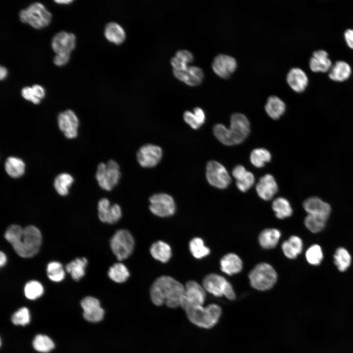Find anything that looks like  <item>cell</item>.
Masks as SVG:
<instances>
[{
    "label": "cell",
    "instance_id": "cell-1",
    "mask_svg": "<svg viewBox=\"0 0 353 353\" xmlns=\"http://www.w3.org/2000/svg\"><path fill=\"white\" fill-rule=\"evenodd\" d=\"M5 239L11 244L16 252L25 258L31 257L39 251L42 243V234L34 226L22 228L19 225L9 226L4 234Z\"/></svg>",
    "mask_w": 353,
    "mask_h": 353
},
{
    "label": "cell",
    "instance_id": "cell-2",
    "mask_svg": "<svg viewBox=\"0 0 353 353\" xmlns=\"http://www.w3.org/2000/svg\"><path fill=\"white\" fill-rule=\"evenodd\" d=\"M184 292V286L173 277L162 276L158 277L150 289V297L157 306L165 304L175 308L180 306L181 298Z\"/></svg>",
    "mask_w": 353,
    "mask_h": 353
},
{
    "label": "cell",
    "instance_id": "cell-3",
    "mask_svg": "<svg viewBox=\"0 0 353 353\" xmlns=\"http://www.w3.org/2000/svg\"><path fill=\"white\" fill-rule=\"evenodd\" d=\"M216 138L227 146L237 145L243 142L250 132V124L243 114L235 113L230 118L229 128L221 124H216L213 128Z\"/></svg>",
    "mask_w": 353,
    "mask_h": 353
},
{
    "label": "cell",
    "instance_id": "cell-4",
    "mask_svg": "<svg viewBox=\"0 0 353 353\" xmlns=\"http://www.w3.org/2000/svg\"><path fill=\"white\" fill-rule=\"evenodd\" d=\"M185 311L191 323L206 329L214 327L219 321L222 314L221 307L216 304H210L205 307L202 305L193 306Z\"/></svg>",
    "mask_w": 353,
    "mask_h": 353
},
{
    "label": "cell",
    "instance_id": "cell-5",
    "mask_svg": "<svg viewBox=\"0 0 353 353\" xmlns=\"http://www.w3.org/2000/svg\"><path fill=\"white\" fill-rule=\"evenodd\" d=\"M249 279L253 288L259 291L271 289L277 281V273L275 269L267 263L257 264L250 272Z\"/></svg>",
    "mask_w": 353,
    "mask_h": 353
},
{
    "label": "cell",
    "instance_id": "cell-6",
    "mask_svg": "<svg viewBox=\"0 0 353 353\" xmlns=\"http://www.w3.org/2000/svg\"><path fill=\"white\" fill-rule=\"evenodd\" d=\"M121 176L120 167L113 160L98 165L95 177L100 187L106 191H111L119 183Z\"/></svg>",
    "mask_w": 353,
    "mask_h": 353
},
{
    "label": "cell",
    "instance_id": "cell-7",
    "mask_svg": "<svg viewBox=\"0 0 353 353\" xmlns=\"http://www.w3.org/2000/svg\"><path fill=\"white\" fill-rule=\"evenodd\" d=\"M21 21L27 23L35 28H41L47 26L51 18V13L41 3L34 2L25 9L20 11Z\"/></svg>",
    "mask_w": 353,
    "mask_h": 353
},
{
    "label": "cell",
    "instance_id": "cell-8",
    "mask_svg": "<svg viewBox=\"0 0 353 353\" xmlns=\"http://www.w3.org/2000/svg\"><path fill=\"white\" fill-rule=\"evenodd\" d=\"M110 245L117 258L122 261L127 258L132 253L135 241L129 231L121 229L117 230L112 236Z\"/></svg>",
    "mask_w": 353,
    "mask_h": 353
},
{
    "label": "cell",
    "instance_id": "cell-9",
    "mask_svg": "<svg viewBox=\"0 0 353 353\" xmlns=\"http://www.w3.org/2000/svg\"><path fill=\"white\" fill-rule=\"evenodd\" d=\"M149 208L151 212L160 217L173 216L176 211L175 202L168 194L159 193L152 195L149 199Z\"/></svg>",
    "mask_w": 353,
    "mask_h": 353
},
{
    "label": "cell",
    "instance_id": "cell-10",
    "mask_svg": "<svg viewBox=\"0 0 353 353\" xmlns=\"http://www.w3.org/2000/svg\"><path fill=\"white\" fill-rule=\"evenodd\" d=\"M205 176L208 182L219 189H225L231 182V178L226 168L215 160L208 161L206 166Z\"/></svg>",
    "mask_w": 353,
    "mask_h": 353
},
{
    "label": "cell",
    "instance_id": "cell-11",
    "mask_svg": "<svg viewBox=\"0 0 353 353\" xmlns=\"http://www.w3.org/2000/svg\"><path fill=\"white\" fill-rule=\"evenodd\" d=\"M203 286L194 280L188 281L184 286V292L181 298L180 306L184 310L191 307L202 305L206 293Z\"/></svg>",
    "mask_w": 353,
    "mask_h": 353
},
{
    "label": "cell",
    "instance_id": "cell-12",
    "mask_svg": "<svg viewBox=\"0 0 353 353\" xmlns=\"http://www.w3.org/2000/svg\"><path fill=\"white\" fill-rule=\"evenodd\" d=\"M162 155V150L159 146L147 144L138 150L136 157L138 163L142 167L152 168L160 162Z\"/></svg>",
    "mask_w": 353,
    "mask_h": 353
},
{
    "label": "cell",
    "instance_id": "cell-13",
    "mask_svg": "<svg viewBox=\"0 0 353 353\" xmlns=\"http://www.w3.org/2000/svg\"><path fill=\"white\" fill-rule=\"evenodd\" d=\"M57 123L59 129L67 138L72 139L77 136L79 121L72 110L60 113L57 117Z\"/></svg>",
    "mask_w": 353,
    "mask_h": 353
},
{
    "label": "cell",
    "instance_id": "cell-14",
    "mask_svg": "<svg viewBox=\"0 0 353 353\" xmlns=\"http://www.w3.org/2000/svg\"><path fill=\"white\" fill-rule=\"evenodd\" d=\"M98 210L100 220L109 224L117 223L122 216L120 206L116 203L111 205L106 198H102L99 201Z\"/></svg>",
    "mask_w": 353,
    "mask_h": 353
},
{
    "label": "cell",
    "instance_id": "cell-15",
    "mask_svg": "<svg viewBox=\"0 0 353 353\" xmlns=\"http://www.w3.org/2000/svg\"><path fill=\"white\" fill-rule=\"evenodd\" d=\"M237 67V61L234 57L224 54L217 55L212 63L214 72L223 78L229 77L235 72Z\"/></svg>",
    "mask_w": 353,
    "mask_h": 353
},
{
    "label": "cell",
    "instance_id": "cell-16",
    "mask_svg": "<svg viewBox=\"0 0 353 353\" xmlns=\"http://www.w3.org/2000/svg\"><path fill=\"white\" fill-rule=\"evenodd\" d=\"M81 306L83 309L84 318L87 321L99 322L103 319L104 311L96 298L90 296L84 298L81 302Z\"/></svg>",
    "mask_w": 353,
    "mask_h": 353
},
{
    "label": "cell",
    "instance_id": "cell-17",
    "mask_svg": "<svg viewBox=\"0 0 353 353\" xmlns=\"http://www.w3.org/2000/svg\"><path fill=\"white\" fill-rule=\"evenodd\" d=\"M76 37L72 33L60 31L53 37L51 46L57 54L70 53L75 47Z\"/></svg>",
    "mask_w": 353,
    "mask_h": 353
},
{
    "label": "cell",
    "instance_id": "cell-18",
    "mask_svg": "<svg viewBox=\"0 0 353 353\" xmlns=\"http://www.w3.org/2000/svg\"><path fill=\"white\" fill-rule=\"evenodd\" d=\"M173 73L176 78L190 86L200 84L204 76L202 69L194 66H188L185 69H173Z\"/></svg>",
    "mask_w": 353,
    "mask_h": 353
},
{
    "label": "cell",
    "instance_id": "cell-19",
    "mask_svg": "<svg viewBox=\"0 0 353 353\" xmlns=\"http://www.w3.org/2000/svg\"><path fill=\"white\" fill-rule=\"evenodd\" d=\"M228 281L222 276L211 274L204 277L202 286L204 290L216 297L224 296V291Z\"/></svg>",
    "mask_w": 353,
    "mask_h": 353
},
{
    "label": "cell",
    "instance_id": "cell-20",
    "mask_svg": "<svg viewBox=\"0 0 353 353\" xmlns=\"http://www.w3.org/2000/svg\"><path fill=\"white\" fill-rule=\"evenodd\" d=\"M256 191L261 199L269 201L277 192L278 186L273 176L268 174L260 178L256 185Z\"/></svg>",
    "mask_w": 353,
    "mask_h": 353
},
{
    "label": "cell",
    "instance_id": "cell-21",
    "mask_svg": "<svg viewBox=\"0 0 353 353\" xmlns=\"http://www.w3.org/2000/svg\"><path fill=\"white\" fill-rule=\"evenodd\" d=\"M303 206L305 211L310 215L328 218L331 212L330 205L317 197L307 198L303 202Z\"/></svg>",
    "mask_w": 353,
    "mask_h": 353
},
{
    "label": "cell",
    "instance_id": "cell-22",
    "mask_svg": "<svg viewBox=\"0 0 353 353\" xmlns=\"http://www.w3.org/2000/svg\"><path fill=\"white\" fill-rule=\"evenodd\" d=\"M286 81L290 88L297 93H301L306 88L308 77L305 72L300 68H292L288 73Z\"/></svg>",
    "mask_w": 353,
    "mask_h": 353
},
{
    "label": "cell",
    "instance_id": "cell-23",
    "mask_svg": "<svg viewBox=\"0 0 353 353\" xmlns=\"http://www.w3.org/2000/svg\"><path fill=\"white\" fill-rule=\"evenodd\" d=\"M220 268L223 273L231 276L242 271L243 262L240 257L235 253H229L221 258Z\"/></svg>",
    "mask_w": 353,
    "mask_h": 353
},
{
    "label": "cell",
    "instance_id": "cell-24",
    "mask_svg": "<svg viewBox=\"0 0 353 353\" xmlns=\"http://www.w3.org/2000/svg\"><path fill=\"white\" fill-rule=\"evenodd\" d=\"M331 65V61L328 58V53L324 50L315 51L309 61L310 68L314 72H326L330 69Z\"/></svg>",
    "mask_w": 353,
    "mask_h": 353
},
{
    "label": "cell",
    "instance_id": "cell-25",
    "mask_svg": "<svg viewBox=\"0 0 353 353\" xmlns=\"http://www.w3.org/2000/svg\"><path fill=\"white\" fill-rule=\"evenodd\" d=\"M265 110L271 118L277 120L284 113L286 104L279 97L271 96L267 100Z\"/></svg>",
    "mask_w": 353,
    "mask_h": 353
},
{
    "label": "cell",
    "instance_id": "cell-26",
    "mask_svg": "<svg viewBox=\"0 0 353 353\" xmlns=\"http://www.w3.org/2000/svg\"><path fill=\"white\" fill-rule=\"evenodd\" d=\"M150 252L153 258L164 263L168 262L172 255L170 245L160 240L155 242L151 245Z\"/></svg>",
    "mask_w": 353,
    "mask_h": 353
},
{
    "label": "cell",
    "instance_id": "cell-27",
    "mask_svg": "<svg viewBox=\"0 0 353 353\" xmlns=\"http://www.w3.org/2000/svg\"><path fill=\"white\" fill-rule=\"evenodd\" d=\"M303 241L299 236L292 235L281 245L284 254L289 259H295L302 252Z\"/></svg>",
    "mask_w": 353,
    "mask_h": 353
},
{
    "label": "cell",
    "instance_id": "cell-28",
    "mask_svg": "<svg viewBox=\"0 0 353 353\" xmlns=\"http://www.w3.org/2000/svg\"><path fill=\"white\" fill-rule=\"evenodd\" d=\"M281 236L280 231L276 228H266L262 231L258 237L260 246L265 249L276 247Z\"/></svg>",
    "mask_w": 353,
    "mask_h": 353
},
{
    "label": "cell",
    "instance_id": "cell-29",
    "mask_svg": "<svg viewBox=\"0 0 353 353\" xmlns=\"http://www.w3.org/2000/svg\"><path fill=\"white\" fill-rule=\"evenodd\" d=\"M25 165L21 158L15 157H8L4 163V170L7 174L14 178H18L24 175L25 172Z\"/></svg>",
    "mask_w": 353,
    "mask_h": 353
},
{
    "label": "cell",
    "instance_id": "cell-30",
    "mask_svg": "<svg viewBox=\"0 0 353 353\" xmlns=\"http://www.w3.org/2000/svg\"><path fill=\"white\" fill-rule=\"evenodd\" d=\"M351 74L349 64L343 61H338L331 68L328 76L333 81H343L350 77Z\"/></svg>",
    "mask_w": 353,
    "mask_h": 353
},
{
    "label": "cell",
    "instance_id": "cell-31",
    "mask_svg": "<svg viewBox=\"0 0 353 353\" xmlns=\"http://www.w3.org/2000/svg\"><path fill=\"white\" fill-rule=\"evenodd\" d=\"M87 263V260L85 257L77 258L67 264L65 269L74 280L78 281L85 275Z\"/></svg>",
    "mask_w": 353,
    "mask_h": 353
},
{
    "label": "cell",
    "instance_id": "cell-32",
    "mask_svg": "<svg viewBox=\"0 0 353 353\" xmlns=\"http://www.w3.org/2000/svg\"><path fill=\"white\" fill-rule=\"evenodd\" d=\"M104 35L109 41L117 44L123 42L126 37L123 28L115 22H110L106 25Z\"/></svg>",
    "mask_w": 353,
    "mask_h": 353
},
{
    "label": "cell",
    "instance_id": "cell-33",
    "mask_svg": "<svg viewBox=\"0 0 353 353\" xmlns=\"http://www.w3.org/2000/svg\"><path fill=\"white\" fill-rule=\"evenodd\" d=\"M183 119L191 128L197 129L204 124L205 115L202 108L195 107L193 112L186 111L183 114Z\"/></svg>",
    "mask_w": 353,
    "mask_h": 353
},
{
    "label": "cell",
    "instance_id": "cell-34",
    "mask_svg": "<svg viewBox=\"0 0 353 353\" xmlns=\"http://www.w3.org/2000/svg\"><path fill=\"white\" fill-rule=\"evenodd\" d=\"M272 209L276 216L280 219H283L291 216L293 210L289 202L285 198L279 197L272 202Z\"/></svg>",
    "mask_w": 353,
    "mask_h": 353
},
{
    "label": "cell",
    "instance_id": "cell-35",
    "mask_svg": "<svg viewBox=\"0 0 353 353\" xmlns=\"http://www.w3.org/2000/svg\"><path fill=\"white\" fill-rule=\"evenodd\" d=\"M74 181V179L70 174L62 173L55 177L53 185L59 195L65 196L68 194L69 189Z\"/></svg>",
    "mask_w": 353,
    "mask_h": 353
},
{
    "label": "cell",
    "instance_id": "cell-36",
    "mask_svg": "<svg viewBox=\"0 0 353 353\" xmlns=\"http://www.w3.org/2000/svg\"><path fill=\"white\" fill-rule=\"evenodd\" d=\"M108 276L113 281L121 283L127 280L130 276V273L124 264L116 263L109 268Z\"/></svg>",
    "mask_w": 353,
    "mask_h": 353
},
{
    "label": "cell",
    "instance_id": "cell-37",
    "mask_svg": "<svg viewBox=\"0 0 353 353\" xmlns=\"http://www.w3.org/2000/svg\"><path fill=\"white\" fill-rule=\"evenodd\" d=\"M189 248L192 255L197 259H202L208 256L210 250L204 244L203 240L200 237H195L191 240Z\"/></svg>",
    "mask_w": 353,
    "mask_h": 353
},
{
    "label": "cell",
    "instance_id": "cell-38",
    "mask_svg": "<svg viewBox=\"0 0 353 353\" xmlns=\"http://www.w3.org/2000/svg\"><path fill=\"white\" fill-rule=\"evenodd\" d=\"M351 261V256L345 248L337 249L334 254V263L339 271H346L350 266Z\"/></svg>",
    "mask_w": 353,
    "mask_h": 353
},
{
    "label": "cell",
    "instance_id": "cell-39",
    "mask_svg": "<svg viewBox=\"0 0 353 353\" xmlns=\"http://www.w3.org/2000/svg\"><path fill=\"white\" fill-rule=\"evenodd\" d=\"M250 161L256 168L263 167L266 163L271 160V153L264 148H257L252 151L250 154Z\"/></svg>",
    "mask_w": 353,
    "mask_h": 353
},
{
    "label": "cell",
    "instance_id": "cell-40",
    "mask_svg": "<svg viewBox=\"0 0 353 353\" xmlns=\"http://www.w3.org/2000/svg\"><path fill=\"white\" fill-rule=\"evenodd\" d=\"M327 219V218L323 216L308 214L304 219V223L310 231L316 233L324 228Z\"/></svg>",
    "mask_w": 353,
    "mask_h": 353
},
{
    "label": "cell",
    "instance_id": "cell-41",
    "mask_svg": "<svg viewBox=\"0 0 353 353\" xmlns=\"http://www.w3.org/2000/svg\"><path fill=\"white\" fill-rule=\"evenodd\" d=\"M47 273L49 279L54 282L61 281L65 276L62 265L57 261H52L48 264Z\"/></svg>",
    "mask_w": 353,
    "mask_h": 353
},
{
    "label": "cell",
    "instance_id": "cell-42",
    "mask_svg": "<svg viewBox=\"0 0 353 353\" xmlns=\"http://www.w3.org/2000/svg\"><path fill=\"white\" fill-rule=\"evenodd\" d=\"M33 346L35 350L41 353H48L52 350L54 344L48 336L39 334L33 341Z\"/></svg>",
    "mask_w": 353,
    "mask_h": 353
},
{
    "label": "cell",
    "instance_id": "cell-43",
    "mask_svg": "<svg viewBox=\"0 0 353 353\" xmlns=\"http://www.w3.org/2000/svg\"><path fill=\"white\" fill-rule=\"evenodd\" d=\"M26 297L30 300H35L40 297L44 293L42 284L36 280H31L26 283L24 288Z\"/></svg>",
    "mask_w": 353,
    "mask_h": 353
},
{
    "label": "cell",
    "instance_id": "cell-44",
    "mask_svg": "<svg viewBox=\"0 0 353 353\" xmlns=\"http://www.w3.org/2000/svg\"><path fill=\"white\" fill-rule=\"evenodd\" d=\"M305 257L310 265H319L323 259V252L321 247L317 244L312 245L306 251Z\"/></svg>",
    "mask_w": 353,
    "mask_h": 353
},
{
    "label": "cell",
    "instance_id": "cell-45",
    "mask_svg": "<svg viewBox=\"0 0 353 353\" xmlns=\"http://www.w3.org/2000/svg\"><path fill=\"white\" fill-rule=\"evenodd\" d=\"M254 176L249 171L236 179V184L237 188L242 192L247 191L253 185L254 183Z\"/></svg>",
    "mask_w": 353,
    "mask_h": 353
},
{
    "label": "cell",
    "instance_id": "cell-46",
    "mask_svg": "<svg viewBox=\"0 0 353 353\" xmlns=\"http://www.w3.org/2000/svg\"><path fill=\"white\" fill-rule=\"evenodd\" d=\"M12 322L16 325L25 326L30 320V315L28 309L22 307L16 311L12 316Z\"/></svg>",
    "mask_w": 353,
    "mask_h": 353
},
{
    "label": "cell",
    "instance_id": "cell-47",
    "mask_svg": "<svg viewBox=\"0 0 353 353\" xmlns=\"http://www.w3.org/2000/svg\"><path fill=\"white\" fill-rule=\"evenodd\" d=\"M21 94L25 99L31 101L35 104L40 102L41 100L35 97L32 87L28 86L24 87L21 91Z\"/></svg>",
    "mask_w": 353,
    "mask_h": 353
},
{
    "label": "cell",
    "instance_id": "cell-48",
    "mask_svg": "<svg viewBox=\"0 0 353 353\" xmlns=\"http://www.w3.org/2000/svg\"><path fill=\"white\" fill-rule=\"evenodd\" d=\"M176 56L187 64L192 62L194 58L192 53L187 50H179L177 51L176 54Z\"/></svg>",
    "mask_w": 353,
    "mask_h": 353
},
{
    "label": "cell",
    "instance_id": "cell-49",
    "mask_svg": "<svg viewBox=\"0 0 353 353\" xmlns=\"http://www.w3.org/2000/svg\"><path fill=\"white\" fill-rule=\"evenodd\" d=\"M70 53H64L57 54L53 59L54 63L58 66L66 64L69 60Z\"/></svg>",
    "mask_w": 353,
    "mask_h": 353
},
{
    "label": "cell",
    "instance_id": "cell-50",
    "mask_svg": "<svg viewBox=\"0 0 353 353\" xmlns=\"http://www.w3.org/2000/svg\"><path fill=\"white\" fill-rule=\"evenodd\" d=\"M224 296L229 300H234L236 299V295L232 285L228 281L226 287Z\"/></svg>",
    "mask_w": 353,
    "mask_h": 353
},
{
    "label": "cell",
    "instance_id": "cell-51",
    "mask_svg": "<svg viewBox=\"0 0 353 353\" xmlns=\"http://www.w3.org/2000/svg\"><path fill=\"white\" fill-rule=\"evenodd\" d=\"M32 88L36 98L41 100L45 96V91L44 88L39 85H34L32 86Z\"/></svg>",
    "mask_w": 353,
    "mask_h": 353
},
{
    "label": "cell",
    "instance_id": "cell-52",
    "mask_svg": "<svg viewBox=\"0 0 353 353\" xmlns=\"http://www.w3.org/2000/svg\"><path fill=\"white\" fill-rule=\"evenodd\" d=\"M344 37L348 46L353 49V29L347 30L345 32Z\"/></svg>",
    "mask_w": 353,
    "mask_h": 353
},
{
    "label": "cell",
    "instance_id": "cell-53",
    "mask_svg": "<svg viewBox=\"0 0 353 353\" xmlns=\"http://www.w3.org/2000/svg\"><path fill=\"white\" fill-rule=\"evenodd\" d=\"M7 261V257L6 255L2 251L0 253V267L4 266Z\"/></svg>",
    "mask_w": 353,
    "mask_h": 353
},
{
    "label": "cell",
    "instance_id": "cell-54",
    "mask_svg": "<svg viewBox=\"0 0 353 353\" xmlns=\"http://www.w3.org/2000/svg\"><path fill=\"white\" fill-rule=\"evenodd\" d=\"M0 78L1 80L3 79L7 75V70L6 69L2 66H0Z\"/></svg>",
    "mask_w": 353,
    "mask_h": 353
},
{
    "label": "cell",
    "instance_id": "cell-55",
    "mask_svg": "<svg viewBox=\"0 0 353 353\" xmlns=\"http://www.w3.org/2000/svg\"><path fill=\"white\" fill-rule=\"evenodd\" d=\"M72 1H73V0H54V1H55L56 2L58 3H60V4H62V3H69L71 2Z\"/></svg>",
    "mask_w": 353,
    "mask_h": 353
}]
</instances>
